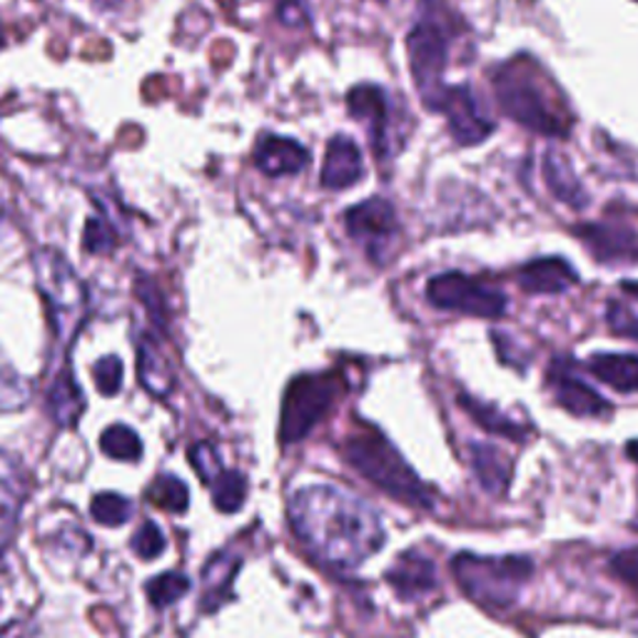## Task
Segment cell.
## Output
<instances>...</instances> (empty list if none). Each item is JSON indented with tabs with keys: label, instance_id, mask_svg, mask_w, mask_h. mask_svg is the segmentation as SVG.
Masks as SVG:
<instances>
[{
	"label": "cell",
	"instance_id": "cell-1",
	"mask_svg": "<svg viewBox=\"0 0 638 638\" xmlns=\"http://www.w3.org/2000/svg\"><path fill=\"white\" fill-rule=\"evenodd\" d=\"M289 524L322 566L354 569L382 549L380 514L360 496L334 484L305 486L289 499Z\"/></svg>",
	"mask_w": 638,
	"mask_h": 638
},
{
	"label": "cell",
	"instance_id": "cell-2",
	"mask_svg": "<svg viewBox=\"0 0 638 638\" xmlns=\"http://www.w3.org/2000/svg\"><path fill=\"white\" fill-rule=\"evenodd\" d=\"M494 92L506 116L541 135H566L571 112L553 80L537 63L516 58L502 65L494 75Z\"/></svg>",
	"mask_w": 638,
	"mask_h": 638
},
{
	"label": "cell",
	"instance_id": "cell-3",
	"mask_svg": "<svg viewBox=\"0 0 638 638\" xmlns=\"http://www.w3.org/2000/svg\"><path fill=\"white\" fill-rule=\"evenodd\" d=\"M344 459L364 479L377 484L382 492L392 494L394 499L421 506V509L431 506V494L427 486L421 484V479L411 472V466L377 429H362L346 439Z\"/></svg>",
	"mask_w": 638,
	"mask_h": 638
},
{
	"label": "cell",
	"instance_id": "cell-4",
	"mask_svg": "<svg viewBox=\"0 0 638 638\" xmlns=\"http://www.w3.org/2000/svg\"><path fill=\"white\" fill-rule=\"evenodd\" d=\"M37 289L48 305L51 330L55 334V350H65L78 337L82 322L88 317V289L75 275V270L65 262L61 252L41 250L33 257Z\"/></svg>",
	"mask_w": 638,
	"mask_h": 638
},
{
	"label": "cell",
	"instance_id": "cell-5",
	"mask_svg": "<svg viewBox=\"0 0 638 638\" xmlns=\"http://www.w3.org/2000/svg\"><path fill=\"white\" fill-rule=\"evenodd\" d=\"M452 571L464 594L486 608H506L516 602L519 588L527 584L534 564L524 557H474L459 553Z\"/></svg>",
	"mask_w": 638,
	"mask_h": 638
},
{
	"label": "cell",
	"instance_id": "cell-6",
	"mask_svg": "<svg viewBox=\"0 0 638 638\" xmlns=\"http://www.w3.org/2000/svg\"><path fill=\"white\" fill-rule=\"evenodd\" d=\"M342 382L332 374H302L289 382L279 417V437L283 442H299L322 419L334 399L340 397Z\"/></svg>",
	"mask_w": 638,
	"mask_h": 638
},
{
	"label": "cell",
	"instance_id": "cell-7",
	"mask_svg": "<svg viewBox=\"0 0 638 638\" xmlns=\"http://www.w3.org/2000/svg\"><path fill=\"white\" fill-rule=\"evenodd\" d=\"M427 299L447 312L496 319L506 312V295L502 289L469 277L464 272H444L429 279Z\"/></svg>",
	"mask_w": 638,
	"mask_h": 638
},
{
	"label": "cell",
	"instance_id": "cell-8",
	"mask_svg": "<svg viewBox=\"0 0 638 638\" xmlns=\"http://www.w3.org/2000/svg\"><path fill=\"white\" fill-rule=\"evenodd\" d=\"M409 65L421 98L429 106L431 98L442 90V75L449 58V33L437 15H425L411 28L407 37Z\"/></svg>",
	"mask_w": 638,
	"mask_h": 638
},
{
	"label": "cell",
	"instance_id": "cell-9",
	"mask_svg": "<svg viewBox=\"0 0 638 638\" xmlns=\"http://www.w3.org/2000/svg\"><path fill=\"white\" fill-rule=\"evenodd\" d=\"M431 110L442 112L447 118L449 133L457 143L476 145L492 133V123L482 116L476 98L469 88H442L429 102Z\"/></svg>",
	"mask_w": 638,
	"mask_h": 638
},
{
	"label": "cell",
	"instance_id": "cell-10",
	"mask_svg": "<svg viewBox=\"0 0 638 638\" xmlns=\"http://www.w3.org/2000/svg\"><path fill=\"white\" fill-rule=\"evenodd\" d=\"M344 224L346 232H350L356 242L367 245L374 257L380 255V250L389 245V240L399 230L397 212H394L392 205L387 200H382V197H372V200H364L346 210Z\"/></svg>",
	"mask_w": 638,
	"mask_h": 638
},
{
	"label": "cell",
	"instance_id": "cell-11",
	"mask_svg": "<svg viewBox=\"0 0 638 638\" xmlns=\"http://www.w3.org/2000/svg\"><path fill=\"white\" fill-rule=\"evenodd\" d=\"M579 238L602 262H634L638 260V230L631 220L606 218L602 222L579 228Z\"/></svg>",
	"mask_w": 638,
	"mask_h": 638
},
{
	"label": "cell",
	"instance_id": "cell-12",
	"mask_svg": "<svg viewBox=\"0 0 638 638\" xmlns=\"http://www.w3.org/2000/svg\"><path fill=\"white\" fill-rule=\"evenodd\" d=\"M549 382L553 389V397L561 407L576 417H606L608 415V402L602 394L594 392L588 384L576 377L574 372L566 370L564 364H553L549 372Z\"/></svg>",
	"mask_w": 638,
	"mask_h": 638
},
{
	"label": "cell",
	"instance_id": "cell-13",
	"mask_svg": "<svg viewBox=\"0 0 638 638\" xmlns=\"http://www.w3.org/2000/svg\"><path fill=\"white\" fill-rule=\"evenodd\" d=\"M387 581L399 598L417 602L437 588V569L421 551H407L394 561V566L387 571Z\"/></svg>",
	"mask_w": 638,
	"mask_h": 638
},
{
	"label": "cell",
	"instance_id": "cell-14",
	"mask_svg": "<svg viewBox=\"0 0 638 638\" xmlns=\"http://www.w3.org/2000/svg\"><path fill=\"white\" fill-rule=\"evenodd\" d=\"M346 108H350L354 118L370 123L377 155H387L392 112H389V100L387 96H384V90L377 86H356L350 90V96H346Z\"/></svg>",
	"mask_w": 638,
	"mask_h": 638
},
{
	"label": "cell",
	"instance_id": "cell-15",
	"mask_svg": "<svg viewBox=\"0 0 638 638\" xmlns=\"http://www.w3.org/2000/svg\"><path fill=\"white\" fill-rule=\"evenodd\" d=\"M25 499V476L13 457L0 452V553L13 541L21 506Z\"/></svg>",
	"mask_w": 638,
	"mask_h": 638
},
{
	"label": "cell",
	"instance_id": "cell-16",
	"mask_svg": "<svg viewBox=\"0 0 638 638\" xmlns=\"http://www.w3.org/2000/svg\"><path fill=\"white\" fill-rule=\"evenodd\" d=\"M309 163V153L305 145H299L293 138L265 135L255 147V165L260 173L270 177L297 175L302 173Z\"/></svg>",
	"mask_w": 638,
	"mask_h": 638
},
{
	"label": "cell",
	"instance_id": "cell-17",
	"mask_svg": "<svg viewBox=\"0 0 638 638\" xmlns=\"http://www.w3.org/2000/svg\"><path fill=\"white\" fill-rule=\"evenodd\" d=\"M364 173L362 153L354 145V140L337 135L327 145L324 165H322V185L327 190H344V187L354 185Z\"/></svg>",
	"mask_w": 638,
	"mask_h": 638
},
{
	"label": "cell",
	"instance_id": "cell-18",
	"mask_svg": "<svg viewBox=\"0 0 638 638\" xmlns=\"http://www.w3.org/2000/svg\"><path fill=\"white\" fill-rule=\"evenodd\" d=\"M579 277L561 257L534 260L519 270V285L531 295H557L576 285Z\"/></svg>",
	"mask_w": 638,
	"mask_h": 638
},
{
	"label": "cell",
	"instance_id": "cell-19",
	"mask_svg": "<svg viewBox=\"0 0 638 638\" xmlns=\"http://www.w3.org/2000/svg\"><path fill=\"white\" fill-rule=\"evenodd\" d=\"M138 377L143 387L157 399L170 397L175 389V370L170 356L160 350L155 340H138Z\"/></svg>",
	"mask_w": 638,
	"mask_h": 638
},
{
	"label": "cell",
	"instance_id": "cell-20",
	"mask_svg": "<svg viewBox=\"0 0 638 638\" xmlns=\"http://www.w3.org/2000/svg\"><path fill=\"white\" fill-rule=\"evenodd\" d=\"M48 411L61 427H75L82 411H86V397L73 380L68 370H61L55 374L48 387Z\"/></svg>",
	"mask_w": 638,
	"mask_h": 638
},
{
	"label": "cell",
	"instance_id": "cell-21",
	"mask_svg": "<svg viewBox=\"0 0 638 638\" xmlns=\"http://www.w3.org/2000/svg\"><path fill=\"white\" fill-rule=\"evenodd\" d=\"M240 569V557L230 551H220L205 564L202 569V608L205 612H215L224 598L230 596L232 579Z\"/></svg>",
	"mask_w": 638,
	"mask_h": 638
},
{
	"label": "cell",
	"instance_id": "cell-22",
	"mask_svg": "<svg viewBox=\"0 0 638 638\" xmlns=\"http://www.w3.org/2000/svg\"><path fill=\"white\" fill-rule=\"evenodd\" d=\"M588 372L598 382L608 384L624 394L638 392V356L636 354H594L588 360Z\"/></svg>",
	"mask_w": 638,
	"mask_h": 638
},
{
	"label": "cell",
	"instance_id": "cell-23",
	"mask_svg": "<svg viewBox=\"0 0 638 638\" xmlns=\"http://www.w3.org/2000/svg\"><path fill=\"white\" fill-rule=\"evenodd\" d=\"M472 466L476 479L490 494H504L512 482L509 459L490 444H472Z\"/></svg>",
	"mask_w": 638,
	"mask_h": 638
},
{
	"label": "cell",
	"instance_id": "cell-24",
	"mask_svg": "<svg viewBox=\"0 0 638 638\" xmlns=\"http://www.w3.org/2000/svg\"><path fill=\"white\" fill-rule=\"evenodd\" d=\"M543 175H547L549 187L561 202H566L576 210L586 208L588 197L584 193V187H581V183L576 180V175L571 173V167L564 157L549 153L547 163H543Z\"/></svg>",
	"mask_w": 638,
	"mask_h": 638
},
{
	"label": "cell",
	"instance_id": "cell-25",
	"mask_svg": "<svg viewBox=\"0 0 638 638\" xmlns=\"http://www.w3.org/2000/svg\"><path fill=\"white\" fill-rule=\"evenodd\" d=\"M100 449L110 459H118V462H138L143 457V439L138 437L135 429L125 425H112L102 431Z\"/></svg>",
	"mask_w": 638,
	"mask_h": 638
},
{
	"label": "cell",
	"instance_id": "cell-26",
	"mask_svg": "<svg viewBox=\"0 0 638 638\" xmlns=\"http://www.w3.org/2000/svg\"><path fill=\"white\" fill-rule=\"evenodd\" d=\"M248 499V479L240 472H224L212 482V502L224 514L240 512Z\"/></svg>",
	"mask_w": 638,
	"mask_h": 638
},
{
	"label": "cell",
	"instance_id": "cell-27",
	"mask_svg": "<svg viewBox=\"0 0 638 638\" xmlns=\"http://www.w3.org/2000/svg\"><path fill=\"white\" fill-rule=\"evenodd\" d=\"M147 499L157 504L160 509L183 514L187 509V504H190V492H187L183 479H177L173 474H163V476H157L153 486L147 490Z\"/></svg>",
	"mask_w": 638,
	"mask_h": 638
},
{
	"label": "cell",
	"instance_id": "cell-28",
	"mask_svg": "<svg viewBox=\"0 0 638 638\" xmlns=\"http://www.w3.org/2000/svg\"><path fill=\"white\" fill-rule=\"evenodd\" d=\"M147 598L153 602L155 608L173 606L175 602L190 591V579L185 574H177V571H167V574H160L153 581H147Z\"/></svg>",
	"mask_w": 638,
	"mask_h": 638
},
{
	"label": "cell",
	"instance_id": "cell-29",
	"mask_svg": "<svg viewBox=\"0 0 638 638\" xmlns=\"http://www.w3.org/2000/svg\"><path fill=\"white\" fill-rule=\"evenodd\" d=\"M90 514H92V519L102 524V527H123L130 516H133V504H130L125 496L106 492L92 499Z\"/></svg>",
	"mask_w": 638,
	"mask_h": 638
},
{
	"label": "cell",
	"instance_id": "cell-30",
	"mask_svg": "<svg viewBox=\"0 0 638 638\" xmlns=\"http://www.w3.org/2000/svg\"><path fill=\"white\" fill-rule=\"evenodd\" d=\"M28 384L21 374L13 370V364L0 354V411H15L25 407Z\"/></svg>",
	"mask_w": 638,
	"mask_h": 638
},
{
	"label": "cell",
	"instance_id": "cell-31",
	"mask_svg": "<svg viewBox=\"0 0 638 638\" xmlns=\"http://www.w3.org/2000/svg\"><path fill=\"white\" fill-rule=\"evenodd\" d=\"M462 405L466 407L469 415H472L486 431H494V435H502V437H509V439H521L524 437L521 427L516 425V421H512L509 417H504L502 411H492L490 407H484L482 402L469 399V397H462Z\"/></svg>",
	"mask_w": 638,
	"mask_h": 638
},
{
	"label": "cell",
	"instance_id": "cell-32",
	"mask_svg": "<svg viewBox=\"0 0 638 638\" xmlns=\"http://www.w3.org/2000/svg\"><path fill=\"white\" fill-rule=\"evenodd\" d=\"M82 248L90 255H108L118 248V234L112 230V224L102 218H90L82 230Z\"/></svg>",
	"mask_w": 638,
	"mask_h": 638
},
{
	"label": "cell",
	"instance_id": "cell-33",
	"mask_svg": "<svg viewBox=\"0 0 638 638\" xmlns=\"http://www.w3.org/2000/svg\"><path fill=\"white\" fill-rule=\"evenodd\" d=\"M92 380H96V387L100 389V394L116 397L120 387H123V362H120V356L110 354L98 360L96 367H92Z\"/></svg>",
	"mask_w": 638,
	"mask_h": 638
},
{
	"label": "cell",
	"instance_id": "cell-34",
	"mask_svg": "<svg viewBox=\"0 0 638 638\" xmlns=\"http://www.w3.org/2000/svg\"><path fill=\"white\" fill-rule=\"evenodd\" d=\"M190 462L195 466L197 476H200L202 482H208V484H212L215 479H218L224 472L218 449H215L212 444H205V442L195 444L190 449Z\"/></svg>",
	"mask_w": 638,
	"mask_h": 638
},
{
	"label": "cell",
	"instance_id": "cell-35",
	"mask_svg": "<svg viewBox=\"0 0 638 638\" xmlns=\"http://www.w3.org/2000/svg\"><path fill=\"white\" fill-rule=\"evenodd\" d=\"M133 551L138 553L140 559H157L160 553L165 551V537H163V531H160L157 524L153 521H147L143 524L135 531V537H133Z\"/></svg>",
	"mask_w": 638,
	"mask_h": 638
},
{
	"label": "cell",
	"instance_id": "cell-36",
	"mask_svg": "<svg viewBox=\"0 0 638 638\" xmlns=\"http://www.w3.org/2000/svg\"><path fill=\"white\" fill-rule=\"evenodd\" d=\"M606 322L612 327V332L618 337H626V340H636L638 342V315L631 312V309L624 305L612 302L608 305V315Z\"/></svg>",
	"mask_w": 638,
	"mask_h": 638
},
{
	"label": "cell",
	"instance_id": "cell-37",
	"mask_svg": "<svg viewBox=\"0 0 638 638\" xmlns=\"http://www.w3.org/2000/svg\"><path fill=\"white\" fill-rule=\"evenodd\" d=\"M612 569H614V574L624 581V584L638 591V549L618 551L612 559Z\"/></svg>",
	"mask_w": 638,
	"mask_h": 638
},
{
	"label": "cell",
	"instance_id": "cell-38",
	"mask_svg": "<svg viewBox=\"0 0 638 638\" xmlns=\"http://www.w3.org/2000/svg\"><path fill=\"white\" fill-rule=\"evenodd\" d=\"M628 457H631L634 462L638 464V442H631V444H628Z\"/></svg>",
	"mask_w": 638,
	"mask_h": 638
},
{
	"label": "cell",
	"instance_id": "cell-39",
	"mask_svg": "<svg viewBox=\"0 0 638 638\" xmlns=\"http://www.w3.org/2000/svg\"><path fill=\"white\" fill-rule=\"evenodd\" d=\"M624 289H626V293H631V295L638 297V285H636V283H626Z\"/></svg>",
	"mask_w": 638,
	"mask_h": 638
},
{
	"label": "cell",
	"instance_id": "cell-40",
	"mask_svg": "<svg viewBox=\"0 0 638 638\" xmlns=\"http://www.w3.org/2000/svg\"><path fill=\"white\" fill-rule=\"evenodd\" d=\"M634 527L638 529V512H636V519H634Z\"/></svg>",
	"mask_w": 638,
	"mask_h": 638
}]
</instances>
